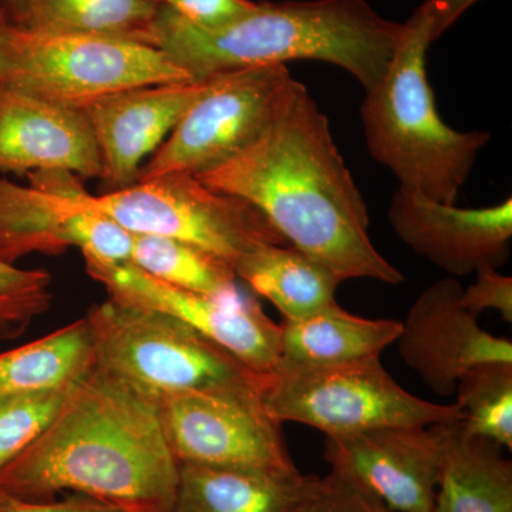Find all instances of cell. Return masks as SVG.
I'll use <instances>...</instances> for the list:
<instances>
[{"mask_svg": "<svg viewBox=\"0 0 512 512\" xmlns=\"http://www.w3.org/2000/svg\"><path fill=\"white\" fill-rule=\"evenodd\" d=\"M197 178L254 205L291 247L342 282L404 281L373 245L366 201L333 141L328 117L298 80L254 143Z\"/></svg>", "mask_w": 512, "mask_h": 512, "instance_id": "6da1fadb", "label": "cell"}, {"mask_svg": "<svg viewBox=\"0 0 512 512\" xmlns=\"http://www.w3.org/2000/svg\"><path fill=\"white\" fill-rule=\"evenodd\" d=\"M178 468L157 400L93 367L45 433L0 471V490L30 501L70 491L134 512H170Z\"/></svg>", "mask_w": 512, "mask_h": 512, "instance_id": "7a4b0ae2", "label": "cell"}, {"mask_svg": "<svg viewBox=\"0 0 512 512\" xmlns=\"http://www.w3.org/2000/svg\"><path fill=\"white\" fill-rule=\"evenodd\" d=\"M403 23L382 18L366 0L256 3L228 25H191L158 5L153 46L195 82L247 67L318 60L346 70L366 92L383 79Z\"/></svg>", "mask_w": 512, "mask_h": 512, "instance_id": "3957f363", "label": "cell"}, {"mask_svg": "<svg viewBox=\"0 0 512 512\" xmlns=\"http://www.w3.org/2000/svg\"><path fill=\"white\" fill-rule=\"evenodd\" d=\"M431 19L421 5L403 23L386 74L360 107L366 146L403 190L456 204L490 133H461L441 120L427 76Z\"/></svg>", "mask_w": 512, "mask_h": 512, "instance_id": "277c9868", "label": "cell"}, {"mask_svg": "<svg viewBox=\"0 0 512 512\" xmlns=\"http://www.w3.org/2000/svg\"><path fill=\"white\" fill-rule=\"evenodd\" d=\"M84 318L94 367L157 402L190 392H264L266 376L173 316L109 298Z\"/></svg>", "mask_w": 512, "mask_h": 512, "instance_id": "5b68a950", "label": "cell"}, {"mask_svg": "<svg viewBox=\"0 0 512 512\" xmlns=\"http://www.w3.org/2000/svg\"><path fill=\"white\" fill-rule=\"evenodd\" d=\"M194 82L157 47L116 37L66 35L6 23L0 86L64 109L154 84Z\"/></svg>", "mask_w": 512, "mask_h": 512, "instance_id": "8992f818", "label": "cell"}, {"mask_svg": "<svg viewBox=\"0 0 512 512\" xmlns=\"http://www.w3.org/2000/svg\"><path fill=\"white\" fill-rule=\"evenodd\" d=\"M262 403L279 423L303 424L325 436L464 420L456 403L427 402L407 392L380 357L328 366L279 360L266 375Z\"/></svg>", "mask_w": 512, "mask_h": 512, "instance_id": "52a82bcc", "label": "cell"}, {"mask_svg": "<svg viewBox=\"0 0 512 512\" xmlns=\"http://www.w3.org/2000/svg\"><path fill=\"white\" fill-rule=\"evenodd\" d=\"M84 205L107 215L131 234L188 242L225 259L265 245H289L248 201L214 190L195 175H160L106 194L83 195Z\"/></svg>", "mask_w": 512, "mask_h": 512, "instance_id": "ba28073f", "label": "cell"}, {"mask_svg": "<svg viewBox=\"0 0 512 512\" xmlns=\"http://www.w3.org/2000/svg\"><path fill=\"white\" fill-rule=\"evenodd\" d=\"M295 82L286 64L208 77L204 92L140 168L136 183L173 173L198 177L237 156L261 136Z\"/></svg>", "mask_w": 512, "mask_h": 512, "instance_id": "9c48e42d", "label": "cell"}, {"mask_svg": "<svg viewBox=\"0 0 512 512\" xmlns=\"http://www.w3.org/2000/svg\"><path fill=\"white\" fill-rule=\"evenodd\" d=\"M165 439L178 464L295 470L282 424L259 392H190L158 400Z\"/></svg>", "mask_w": 512, "mask_h": 512, "instance_id": "30bf717a", "label": "cell"}, {"mask_svg": "<svg viewBox=\"0 0 512 512\" xmlns=\"http://www.w3.org/2000/svg\"><path fill=\"white\" fill-rule=\"evenodd\" d=\"M84 265L90 278L104 286L109 298L187 323L259 375H269L281 360V325L238 286L208 295L164 284L130 262Z\"/></svg>", "mask_w": 512, "mask_h": 512, "instance_id": "8fae6325", "label": "cell"}, {"mask_svg": "<svg viewBox=\"0 0 512 512\" xmlns=\"http://www.w3.org/2000/svg\"><path fill=\"white\" fill-rule=\"evenodd\" d=\"M448 424L325 436L330 468L396 512H433Z\"/></svg>", "mask_w": 512, "mask_h": 512, "instance_id": "7c38bea8", "label": "cell"}, {"mask_svg": "<svg viewBox=\"0 0 512 512\" xmlns=\"http://www.w3.org/2000/svg\"><path fill=\"white\" fill-rule=\"evenodd\" d=\"M463 289L453 276L424 289L396 342L403 362L439 396L454 394L458 379L470 367L512 363L511 340L481 328L477 316L463 305Z\"/></svg>", "mask_w": 512, "mask_h": 512, "instance_id": "4fadbf2b", "label": "cell"}, {"mask_svg": "<svg viewBox=\"0 0 512 512\" xmlns=\"http://www.w3.org/2000/svg\"><path fill=\"white\" fill-rule=\"evenodd\" d=\"M397 237L451 276L498 269L508 261L512 200L485 208H458L399 188L389 208Z\"/></svg>", "mask_w": 512, "mask_h": 512, "instance_id": "5bb4252c", "label": "cell"}, {"mask_svg": "<svg viewBox=\"0 0 512 512\" xmlns=\"http://www.w3.org/2000/svg\"><path fill=\"white\" fill-rule=\"evenodd\" d=\"M207 82L136 87L84 110L100 151V178L111 191L136 184L140 168L167 140Z\"/></svg>", "mask_w": 512, "mask_h": 512, "instance_id": "9a60e30c", "label": "cell"}, {"mask_svg": "<svg viewBox=\"0 0 512 512\" xmlns=\"http://www.w3.org/2000/svg\"><path fill=\"white\" fill-rule=\"evenodd\" d=\"M0 171L100 178V151L86 113L0 86Z\"/></svg>", "mask_w": 512, "mask_h": 512, "instance_id": "2e32d148", "label": "cell"}, {"mask_svg": "<svg viewBox=\"0 0 512 512\" xmlns=\"http://www.w3.org/2000/svg\"><path fill=\"white\" fill-rule=\"evenodd\" d=\"M28 178L25 187L0 177V261L9 265L32 254L80 248L92 217L79 175L36 171Z\"/></svg>", "mask_w": 512, "mask_h": 512, "instance_id": "e0dca14e", "label": "cell"}, {"mask_svg": "<svg viewBox=\"0 0 512 512\" xmlns=\"http://www.w3.org/2000/svg\"><path fill=\"white\" fill-rule=\"evenodd\" d=\"M313 477L289 471L180 464L170 512H295Z\"/></svg>", "mask_w": 512, "mask_h": 512, "instance_id": "ac0fdd59", "label": "cell"}, {"mask_svg": "<svg viewBox=\"0 0 512 512\" xmlns=\"http://www.w3.org/2000/svg\"><path fill=\"white\" fill-rule=\"evenodd\" d=\"M281 360L298 365L328 366L380 357L397 342L402 322L366 319L339 303L296 320H282Z\"/></svg>", "mask_w": 512, "mask_h": 512, "instance_id": "d6986e66", "label": "cell"}, {"mask_svg": "<svg viewBox=\"0 0 512 512\" xmlns=\"http://www.w3.org/2000/svg\"><path fill=\"white\" fill-rule=\"evenodd\" d=\"M433 512H512V464L494 441L448 424Z\"/></svg>", "mask_w": 512, "mask_h": 512, "instance_id": "ffe728a7", "label": "cell"}, {"mask_svg": "<svg viewBox=\"0 0 512 512\" xmlns=\"http://www.w3.org/2000/svg\"><path fill=\"white\" fill-rule=\"evenodd\" d=\"M235 275L264 296L284 316L296 320L338 303L342 281L311 256L291 245H265L234 266Z\"/></svg>", "mask_w": 512, "mask_h": 512, "instance_id": "44dd1931", "label": "cell"}, {"mask_svg": "<svg viewBox=\"0 0 512 512\" xmlns=\"http://www.w3.org/2000/svg\"><path fill=\"white\" fill-rule=\"evenodd\" d=\"M93 367L92 333L82 318L0 353V397L70 386Z\"/></svg>", "mask_w": 512, "mask_h": 512, "instance_id": "7402d4cb", "label": "cell"}, {"mask_svg": "<svg viewBox=\"0 0 512 512\" xmlns=\"http://www.w3.org/2000/svg\"><path fill=\"white\" fill-rule=\"evenodd\" d=\"M158 5V0H29L18 26L47 33L116 37L153 46Z\"/></svg>", "mask_w": 512, "mask_h": 512, "instance_id": "603a6c76", "label": "cell"}, {"mask_svg": "<svg viewBox=\"0 0 512 512\" xmlns=\"http://www.w3.org/2000/svg\"><path fill=\"white\" fill-rule=\"evenodd\" d=\"M128 262L158 281L185 291L215 295L238 286L237 275L229 262L174 238L133 234Z\"/></svg>", "mask_w": 512, "mask_h": 512, "instance_id": "cb8c5ba5", "label": "cell"}, {"mask_svg": "<svg viewBox=\"0 0 512 512\" xmlns=\"http://www.w3.org/2000/svg\"><path fill=\"white\" fill-rule=\"evenodd\" d=\"M457 407L464 433L512 448V363L487 362L470 367L458 379Z\"/></svg>", "mask_w": 512, "mask_h": 512, "instance_id": "d4e9b609", "label": "cell"}, {"mask_svg": "<svg viewBox=\"0 0 512 512\" xmlns=\"http://www.w3.org/2000/svg\"><path fill=\"white\" fill-rule=\"evenodd\" d=\"M76 383L0 397V471L45 433Z\"/></svg>", "mask_w": 512, "mask_h": 512, "instance_id": "484cf974", "label": "cell"}, {"mask_svg": "<svg viewBox=\"0 0 512 512\" xmlns=\"http://www.w3.org/2000/svg\"><path fill=\"white\" fill-rule=\"evenodd\" d=\"M52 276L0 261V342L18 339L52 308Z\"/></svg>", "mask_w": 512, "mask_h": 512, "instance_id": "4316f807", "label": "cell"}, {"mask_svg": "<svg viewBox=\"0 0 512 512\" xmlns=\"http://www.w3.org/2000/svg\"><path fill=\"white\" fill-rule=\"evenodd\" d=\"M295 512H396L390 510L362 485L330 470L328 476L313 477L311 490Z\"/></svg>", "mask_w": 512, "mask_h": 512, "instance_id": "83f0119b", "label": "cell"}, {"mask_svg": "<svg viewBox=\"0 0 512 512\" xmlns=\"http://www.w3.org/2000/svg\"><path fill=\"white\" fill-rule=\"evenodd\" d=\"M473 285L463 289V305L474 316L484 311L500 313L505 322H512V279L498 274L497 269L483 266L476 272Z\"/></svg>", "mask_w": 512, "mask_h": 512, "instance_id": "f1b7e54d", "label": "cell"}, {"mask_svg": "<svg viewBox=\"0 0 512 512\" xmlns=\"http://www.w3.org/2000/svg\"><path fill=\"white\" fill-rule=\"evenodd\" d=\"M185 22L214 29L228 25L256 8L252 0H158Z\"/></svg>", "mask_w": 512, "mask_h": 512, "instance_id": "f546056e", "label": "cell"}, {"mask_svg": "<svg viewBox=\"0 0 512 512\" xmlns=\"http://www.w3.org/2000/svg\"><path fill=\"white\" fill-rule=\"evenodd\" d=\"M0 512H134L120 505L106 503L83 494H72L64 500H22L0 490Z\"/></svg>", "mask_w": 512, "mask_h": 512, "instance_id": "4dcf8cb0", "label": "cell"}, {"mask_svg": "<svg viewBox=\"0 0 512 512\" xmlns=\"http://www.w3.org/2000/svg\"><path fill=\"white\" fill-rule=\"evenodd\" d=\"M478 0H426L423 3L431 19V39L437 40Z\"/></svg>", "mask_w": 512, "mask_h": 512, "instance_id": "1f68e13d", "label": "cell"}, {"mask_svg": "<svg viewBox=\"0 0 512 512\" xmlns=\"http://www.w3.org/2000/svg\"><path fill=\"white\" fill-rule=\"evenodd\" d=\"M29 0H0L6 9L8 22L18 25L25 18L26 8H28Z\"/></svg>", "mask_w": 512, "mask_h": 512, "instance_id": "d6a6232c", "label": "cell"}, {"mask_svg": "<svg viewBox=\"0 0 512 512\" xmlns=\"http://www.w3.org/2000/svg\"><path fill=\"white\" fill-rule=\"evenodd\" d=\"M6 23H8V15H6L5 6L0 3V37H2L3 29H5Z\"/></svg>", "mask_w": 512, "mask_h": 512, "instance_id": "836d02e7", "label": "cell"}]
</instances>
